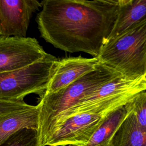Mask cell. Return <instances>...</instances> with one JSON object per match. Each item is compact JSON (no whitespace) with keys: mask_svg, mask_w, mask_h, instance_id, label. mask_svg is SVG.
I'll return each mask as SVG.
<instances>
[{"mask_svg":"<svg viewBox=\"0 0 146 146\" xmlns=\"http://www.w3.org/2000/svg\"><path fill=\"white\" fill-rule=\"evenodd\" d=\"M108 146H146V129L131 111L111 137Z\"/></svg>","mask_w":146,"mask_h":146,"instance_id":"4fadbf2b","label":"cell"},{"mask_svg":"<svg viewBox=\"0 0 146 146\" xmlns=\"http://www.w3.org/2000/svg\"><path fill=\"white\" fill-rule=\"evenodd\" d=\"M131 111V100L107 114L85 146H108L117 129Z\"/></svg>","mask_w":146,"mask_h":146,"instance_id":"7c38bea8","label":"cell"},{"mask_svg":"<svg viewBox=\"0 0 146 146\" xmlns=\"http://www.w3.org/2000/svg\"><path fill=\"white\" fill-rule=\"evenodd\" d=\"M40 7L37 0H0V36L26 37L30 19Z\"/></svg>","mask_w":146,"mask_h":146,"instance_id":"ba28073f","label":"cell"},{"mask_svg":"<svg viewBox=\"0 0 146 146\" xmlns=\"http://www.w3.org/2000/svg\"><path fill=\"white\" fill-rule=\"evenodd\" d=\"M0 146H42L39 129L23 128L9 136Z\"/></svg>","mask_w":146,"mask_h":146,"instance_id":"5bb4252c","label":"cell"},{"mask_svg":"<svg viewBox=\"0 0 146 146\" xmlns=\"http://www.w3.org/2000/svg\"><path fill=\"white\" fill-rule=\"evenodd\" d=\"M96 58L100 64L125 79L146 76V21L106 42Z\"/></svg>","mask_w":146,"mask_h":146,"instance_id":"3957f363","label":"cell"},{"mask_svg":"<svg viewBox=\"0 0 146 146\" xmlns=\"http://www.w3.org/2000/svg\"><path fill=\"white\" fill-rule=\"evenodd\" d=\"M104 117L87 113L74 115L59 124L43 146H85Z\"/></svg>","mask_w":146,"mask_h":146,"instance_id":"52a82bcc","label":"cell"},{"mask_svg":"<svg viewBox=\"0 0 146 146\" xmlns=\"http://www.w3.org/2000/svg\"><path fill=\"white\" fill-rule=\"evenodd\" d=\"M132 112L139 125L146 129V90L137 93L131 100Z\"/></svg>","mask_w":146,"mask_h":146,"instance_id":"9a60e30c","label":"cell"},{"mask_svg":"<svg viewBox=\"0 0 146 146\" xmlns=\"http://www.w3.org/2000/svg\"><path fill=\"white\" fill-rule=\"evenodd\" d=\"M49 54L35 38L0 36V73L25 67Z\"/></svg>","mask_w":146,"mask_h":146,"instance_id":"8992f818","label":"cell"},{"mask_svg":"<svg viewBox=\"0 0 146 146\" xmlns=\"http://www.w3.org/2000/svg\"><path fill=\"white\" fill-rule=\"evenodd\" d=\"M56 59L49 54L46 58L25 67L0 73V100H23L30 94L42 97L48 86Z\"/></svg>","mask_w":146,"mask_h":146,"instance_id":"5b68a950","label":"cell"},{"mask_svg":"<svg viewBox=\"0 0 146 146\" xmlns=\"http://www.w3.org/2000/svg\"><path fill=\"white\" fill-rule=\"evenodd\" d=\"M36 22L40 36L68 52L97 57L115 25L118 0H44Z\"/></svg>","mask_w":146,"mask_h":146,"instance_id":"6da1fadb","label":"cell"},{"mask_svg":"<svg viewBox=\"0 0 146 146\" xmlns=\"http://www.w3.org/2000/svg\"><path fill=\"white\" fill-rule=\"evenodd\" d=\"M118 2L117 18L106 42L120 36L146 21V0H118Z\"/></svg>","mask_w":146,"mask_h":146,"instance_id":"30bf717a","label":"cell"},{"mask_svg":"<svg viewBox=\"0 0 146 146\" xmlns=\"http://www.w3.org/2000/svg\"><path fill=\"white\" fill-rule=\"evenodd\" d=\"M39 108L38 105L0 116V144L23 128L39 129Z\"/></svg>","mask_w":146,"mask_h":146,"instance_id":"8fae6325","label":"cell"},{"mask_svg":"<svg viewBox=\"0 0 146 146\" xmlns=\"http://www.w3.org/2000/svg\"><path fill=\"white\" fill-rule=\"evenodd\" d=\"M121 76L115 71L99 63L91 71L59 91L43 95L39 108V133L42 144L46 139L56 118L103 84Z\"/></svg>","mask_w":146,"mask_h":146,"instance_id":"7a4b0ae2","label":"cell"},{"mask_svg":"<svg viewBox=\"0 0 146 146\" xmlns=\"http://www.w3.org/2000/svg\"><path fill=\"white\" fill-rule=\"evenodd\" d=\"M146 90V76L131 80L121 76L100 86L59 116L48 135L67 119L78 114L92 113L106 116L113 110L126 104L137 93Z\"/></svg>","mask_w":146,"mask_h":146,"instance_id":"277c9868","label":"cell"},{"mask_svg":"<svg viewBox=\"0 0 146 146\" xmlns=\"http://www.w3.org/2000/svg\"><path fill=\"white\" fill-rule=\"evenodd\" d=\"M99 63L96 57L87 58L80 55L57 59L53 73L43 95L59 91L83 75L94 71Z\"/></svg>","mask_w":146,"mask_h":146,"instance_id":"9c48e42d","label":"cell"},{"mask_svg":"<svg viewBox=\"0 0 146 146\" xmlns=\"http://www.w3.org/2000/svg\"><path fill=\"white\" fill-rule=\"evenodd\" d=\"M31 106L26 103L23 100L7 101L0 100V116L11 112L27 108Z\"/></svg>","mask_w":146,"mask_h":146,"instance_id":"2e32d148","label":"cell"}]
</instances>
